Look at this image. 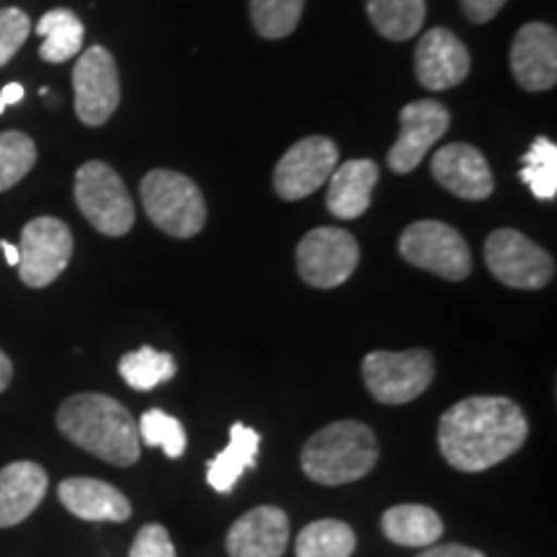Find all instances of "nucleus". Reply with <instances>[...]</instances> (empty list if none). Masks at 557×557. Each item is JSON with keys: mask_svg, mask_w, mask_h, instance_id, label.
<instances>
[{"mask_svg": "<svg viewBox=\"0 0 557 557\" xmlns=\"http://www.w3.org/2000/svg\"><path fill=\"white\" fill-rule=\"evenodd\" d=\"M527 413L511 398L475 395L438 418V451L459 472H483L524 447Z\"/></svg>", "mask_w": 557, "mask_h": 557, "instance_id": "f257e3e1", "label": "nucleus"}, {"mask_svg": "<svg viewBox=\"0 0 557 557\" xmlns=\"http://www.w3.org/2000/svg\"><path fill=\"white\" fill-rule=\"evenodd\" d=\"M58 429L75 447L116 468H132L139 462L135 418L109 395L81 393L67 398L58 410Z\"/></svg>", "mask_w": 557, "mask_h": 557, "instance_id": "f03ea898", "label": "nucleus"}, {"mask_svg": "<svg viewBox=\"0 0 557 557\" xmlns=\"http://www.w3.org/2000/svg\"><path fill=\"white\" fill-rule=\"evenodd\" d=\"M377 459V436L367 423L336 421L308 438L299 462L312 483L346 485L369 475Z\"/></svg>", "mask_w": 557, "mask_h": 557, "instance_id": "7ed1b4c3", "label": "nucleus"}, {"mask_svg": "<svg viewBox=\"0 0 557 557\" xmlns=\"http://www.w3.org/2000/svg\"><path fill=\"white\" fill-rule=\"evenodd\" d=\"M150 222L173 238H194L207 225V205L199 186L178 171L156 169L139 184Z\"/></svg>", "mask_w": 557, "mask_h": 557, "instance_id": "20e7f679", "label": "nucleus"}, {"mask_svg": "<svg viewBox=\"0 0 557 557\" xmlns=\"http://www.w3.org/2000/svg\"><path fill=\"white\" fill-rule=\"evenodd\" d=\"M75 201L94 230L122 238L135 225V205L120 173L103 160H88L75 173Z\"/></svg>", "mask_w": 557, "mask_h": 557, "instance_id": "39448f33", "label": "nucleus"}, {"mask_svg": "<svg viewBox=\"0 0 557 557\" xmlns=\"http://www.w3.org/2000/svg\"><path fill=\"white\" fill-rule=\"evenodd\" d=\"M436 364L426 348L410 351H369L361 361V377L382 406H406L434 382Z\"/></svg>", "mask_w": 557, "mask_h": 557, "instance_id": "423d86ee", "label": "nucleus"}, {"mask_svg": "<svg viewBox=\"0 0 557 557\" xmlns=\"http://www.w3.org/2000/svg\"><path fill=\"white\" fill-rule=\"evenodd\" d=\"M400 256L410 267L431 271V274L462 282L472 271L470 246L455 227L438 220H421L403 230Z\"/></svg>", "mask_w": 557, "mask_h": 557, "instance_id": "0eeeda50", "label": "nucleus"}, {"mask_svg": "<svg viewBox=\"0 0 557 557\" xmlns=\"http://www.w3.org/2000/svg\"><path fill=\"white\" fill-rule=\"evenodd\" d=\"M485 263L491 274L511 289H542L555 276L553 256L511 227H500L487 235Z\"/></svg>", "mask_w": 557, "mask_h": 557, "instance_id": "6e6552de", "label": "nucleus"}, {"mask_svg": "<svg viewBox=\"0 0 557 557\" xmlns=\"http://www.w3.org/2000/svg\"><path fill=\"white\" fill-rule=\"evenodd\" d=\"M359 267V243L348 230L315 227L299 240L297 271L315 289H336Z\"/></svg>", "mask_w": 557, "mask_h": 557, "instance_id": "1a4fd4ad", "label": "nucleus"}, {"mask_svg": "<svg viewBox=\"0 0 557 557\" xmlns=\"http://www.w3.org/2000/svg\"><path fill=\"white\" fill-rule=\"evenodd\" d=\"M73 259V233L58 218L26 222L18 243V276L26 287H50Z\"/></svg>", "mask_w": 557, "mask_h": 557, "instance_id": "9d476101", "label": "nucleus"}, {"mask_svg": "<svg viewBox=\"0 0 557 557\" xmlns=\"http://www.w3.org/2000/svg\"><path fill=\"white\" fill-rule=\"evenodd\" d=\"M75 114L86 127H101L120 107V70L107 47L94 45L73 67Z\"/></svg>", "mask_w": 557, "mask_h": 557, "instance_id": "9b49d317", "label": "nucleus"}, {"mask_svg": "<svg viewBox=\"0 0 557 557\" xmlns=\"http://www.w3.org/2000/svg\"><path fill=\"white\" fill-rule=\"evenodd\" d=\"M338 165V148L331 137H305L278 158L274 169V191L284 201H299L329 184Z\"/></svg>", "mask_w": 557, "mask_h": 557, "instance_id": "f8f14e48", "label": "nucleus"}, {"mask_svg": "<svg viewBox=\"0 0 557 557\" xmlns=\"http://www.w3.org/2000/svg\"><path fill=\"white\" fill-rule=\"evenodd\" d=\"M449 111L434 99L410 101L400 111V135L387 152V165L395 173H410L423 163L426 152L447 135Z\"/></svg>", "mask_w": 557, "mask_h": 557, "instance_id": "ddd939ff", "label": "nucleus"}, {"mask_svg": "<svg viewBox=\"0 0 557 557\" xmlns=\"http://www.w3.org/2000/svg\"><path fill=\"white\" fill-rule=\"evenodd\" d=\"M511 73L529 94L555 88L557 83V32L532 21L517 32L511 45Z\"/></svg>", "mask_w": 557, "mask_h": 557, "instance_id": "4468645a", "label": "nucleus"}, {"mask_svg": "<svg viewBox=\"0 0 557 557\" xmlns=\"http://www.w3.org/2000/svg\"><path fill=\"white\" fill-rule=\"evenodd\" d=\"M470 52L455 32L436 26L418 39L416 78L429 90H449L468 78Z\"/></svg>", "mask_w": 557, "mask_h": 557, "instance_id": "2eb2a0df", "label": "nucleus"}, {"mask_svg": "<svg viewBox=\"0 0 557 557\" xmlns=\"http://www.w3.org/2000/svg\"><path fill=\"white\" fill-rule=\"evenodd\" d=\"M431 173H434L436 184H442L459 199L483 201L493 194L491 165H487L483 152L472 145H444L431 160Z\"/></svg>", "mask_w": 557, "mask_h": 557, "instance_id": "dca6fc26", "label": "nucleus"}, {"mask_svg": "<svg viewBox=\"0 0 557 557\" xmlns=\"http://www.w3.org/2000/svg\"><path fill=\"white\" fill-rule=\"evenodd\" d=\"M289 545V519L282 508H250L230 527L225 549L230 557H282Z\"/></svg>", "mask_w": 557, "mask_h": 557, "instance_id": "f3484780", "label": "nucleus"}, {"mask_svg": "<svg viewBox=\"0 0 557 557\" xmlns=\"http://www.w3.org/2000/svg\"><path fill=\"white\" fill-rule=\"evenodd\" d=\"M60 504L83 521H114L122 524L132 517V506L120 487L96 478H67L58 487Z\"/></svg>", "mask_w": 557, "mask_h": 557, "instance_id": "a211bd4d", "label": "nucleus"}, {"mask_svg": "<svg viewBox=\"0 0 557 557\" xmlns=\"http://www.w3.org/2000/svg\"><path fill=\"white\" fill-rule=\"evenodd\" d=\"M380 181V169L374 160L357 158L336 165L329 178L325 205L338 220H359L372 205V191Z\"/></svg>", "mask_w": 557, "mask_h": 557, "instance_id": "6ab92c4d", "label": "nucleus"}, {"mask_svg": "<svg viewBox=\"0 0 557 557\" xmlns=\"http://www.w3.org/2000/svg\"><path fill=\"white\" fill-rule=\"evenodd\" d=\"M47 472L37 462H11L0 470V529L16 527L47 496Z\"/></svg>", "mask_w": 557, "mask_h": 557, "instance_id": "aec40b11", "label": "nucleus"}, {"mask_svg": "<svg viewBox=\"0 0 557 557\" xmlns=\"http://www.w3.org/2000/svg\"><path fill=\"white\" fill-rule=\"evenodd\" d=\"M261 447L259 431L248 429L246 423H233L230 429V444L218 457L209 459L207 465V483L218 493H230L235 483L243 478V472L256 468V455Z\"/></svg>", "mask_w": 557, "mask_h": 557, "instance_id": "412c9836", "label": "nucleus"}, {"mask_svg": "<svg viewBox=\"0 0 557 557\" xmlns=\"http://www.w3.org/2000/svg\"><path fill=\"white\" fill-rule=\"evenodd\" d=\"M382 534L400 547H431L444 534V521L434 508L400 504L382 513Z\"/></svg>", "mask_w": 557, "mask_h": 557, "instance_id": "4be33fe9", "label": "nucleus"}, {"mask_svg": "<svg viewBox=\"0 0 557 557\" xmlns=\"http://www.w3.org/2000/svg\"><path fill=\"white\" fill-rule=\"evenodd\" d=\"M37 34L41 37V60L60 65V62H67L75 54H81L86 26L70 9H52L39 18Z\"/></svg>", "mask_w": 557, "mask_h": 557, "instance_id": "5701e85b", "label": "nucleus"}, {"mask_svg": "<svg viewBox=\"0 0 557 557\" xmlns=\"http://www.w3.org/2000/svg\"><path fill=\"white\" fill-rule=\"evenodd\" d=\"M369 21L389 41L413 39L426 21V0H367Z\"/></svg>", "mask_w": 557, "mask_h": 557, "instance_id": "b1692460", "label": "nucleus"}, {"mask_svg": "<svg viewBox=\"0 0 557 557\" xmlns=\"http://www.w3.org/2000/svg\"><path fill=\"white\" fill-rule=\"evenodd\" d=\"M357 549V534L346 521L318 519L299 532L297 557H351Z\"/></svg>", "mask_w": 557, "mask_h": 557, "instance_id": "393cba45", "label": "nucleus"}, {"mask_svg": "<svg viewBox=\"0 0 557 557\" xmlns=\"http://www.w3.org/2000/svg\"><path fill=\"white\" fill-rule=\"evenodd\" d=\"M120 374L132 389L148 393V389H156L176 377V359L165 351H156L152 346H143L137 351L124 354L120 359Z\"/></svg>", "mask_w": 557, "mask_h": 557, "instance_id": "a878e982", "label": "nucleus"}, {"mask_svg": "<svg viewBox=\"0 0 557 557\" xmlns=\"http://www.w3.org/2000/svg\"><path fill=\"white\" fill-rule=\"evenodd\" d=\"M519 178L542 201L557 197V145L547 137H537L524 158H521Z\"/></svg>", "mask_w": 557, "mask_h": 557, "instance_id": "bb28decb", "label": "nucleus"}, {"mask_svg": "<svg viewBox=\"0 0 557 557\" xmlns=\"http://www.w3.org/2000/svg\"><path fill=\"white\" fill-rule=\"evenodd\" d=\"M305 0H250V21L263 39H284L297 29Z\"/></svg>", "mask_w": 557, "mask_h": 557, "instance_id": "cd10ccee", "label": "nucleus"}, {"mask_svg": "<svg viewBox=\"0 0 557 557\" xmlns=\"http://www.w3.org/2000/svg\"><path fill=\"white\" fill-rule=\"evenodd\" d=\"M137 434H139V442H145L148 447H160L165 451V457L171 459L184 457L186 444H189L184 423L160 408L145 410L143 418H139Z\"/></svg>", "mask_w": 557, "mask_h": 557, "instance_id": "c85d7f7f", "label": "nucleus"}, {"mask_svg": "<svg viewBox=\"0 0 557 557\" xmlns=\"http://www.w3.org/2000/svg\"><path fill=\"white\" fill-rule=\"evenodd\" d=\"M37 163V145L24 132H0V191H9Z\"/></svg>", "mask_w": 557, "mask_h": 557, "instance_id": "c756f323", "label": "nucleus"}, {"mask_svg": "<svg viewBox=\"0 0 557 557\" xmlns=\"http://www.w3.org/2000/svg\"><path fill=\"white\" fill-rule=\"evenodd\" d=\"M29 16L18 9H0V67L13 60L24 41L29 39Z\"/></svg>", "mask_w": 557, "mask_h": 557, "instance_id": "7c9ffc66", "label": "nucleus"}, {"mask_svg": "<svg viewBox=\"0 0 557 557\" xmlns=\"http://www.w3.org/2000/svg\"><path fill=\"white\" fill-rule=\"evenodd\" d=\"M129 557H176L169 529L160 524H145L132 542Z\"/></svg>", "mask_w": 557, "mask_h": 557, "instance_id": "2f4dec72", "label": "nucleus"}, {"mask_svg": "<svg viewBox=\"0 0 557 557\" xmlns=\"http://www.w3.org/2000/svg\"><path fill=\"white\" fill-rule=\"evenodd\" d=\"M459 3H462L465 18H470L472 24H487L498 16L506 0H459Z\"/></svg>", "mask_w": 557, "mask_h": 557, "instance_id": "473e14b6", "label": "nucleus"}, {"mask_svg": "<svg viewBox=\"0 0 557 557\" xmlns=\"http://www.w3.org/2000/svg\"><path fill=\"white\" fill-rule=\"evenodd\" d=\"M418 557H485L480 549L468 545H431Z\"/></svg>", "mask_w": 557, "mask_h": 557, "instance_id": "72a5a7b5", "label": "nucleus"}, {"mask_svg": "<svg viewBox=\"0 0 557 557\" xmlns=\"http://www.w3.org/2000/svg\"><path fill=\"white\" fill-rule=\"evenodd\" d=\"M24 94H26V90H24V86H21V83H9V86L0 90V99H3L5 107H11V103L24 101Z\"/></svg>", "mask_w": 557, "mask_h": 557, "instance_id": "f704fd0d", "label": "nucleus"}, {"mask_svg": "<svg viewBox=\"0 0 557 557\" xmlns=\"http://www.w3.org/2000/svg\"><path fill=\"white\" fill-rule=\"evenodd\" d=\"M11 380H13V364L11 359L0 351V393L11 385Z\"/></svg>", "mask_w": 557, "mask_h": 557, "instance_id": "c9c22d12", "label": "nucleus"}, {"mask_svg": "<svg viewBox=\"0 0 557 557\" xmlns=\"http://www.w3.org/2000/svg\"><path fill=\"white\" fill-rule=\"evenodd\" d=\"M0 248H3V256L5 261H9V267H18V246H13L9 240H0Z\"/></svg>", "mask_w": 557, "mask_h": 557, "instance_id": "e433bc0d", "label": "nucleus"}, {"mask_svg": "<svg viewBox=\"0 0 557 557\" xmlns=\"http://www.w3.org/2000/svg\"><path fill=\"white\" fill-rule=\"evenodd\" d=\"M3 111H5V103H3V99H0V114H3Z\"/></svg>", "mask_w": 557, "mask_h": 557, "instance_id": "4c0bfd02", "label": "nucleus"}]
</instances>
